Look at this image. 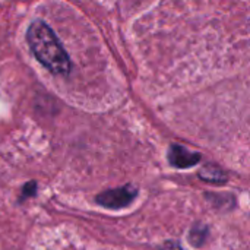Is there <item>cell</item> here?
Masks as SVG:
<instances>
[{"label":"cell","mask_w":250,"mask_h":250,"mask_svg":"<svg viewBox=\"0 0 250 250\" xmlns=\"http://www.w3.org/2000/svg\"><path fill=\"white\" fill-rule=\"evenodd\" d=\"M161 250H183L179 245H176V243H173V242H168V243H166L164 245V248Z\"/></svg>","instance_id":"5b68a950"},{"label":"cell","mask_w":250,"mask_h":250,"mask_svg":"<svg viewBox=\"0 0 250 250\" xmlns=\"http://www.w3.org/2000/svg\"><path fill=\"white\" fill-rule=\"evenodd\" d=\"M199 177L208 183H215V185H221L227 182V176L224 174V171H221L218 167L215 166H205L201 171H199Z\"/></svg>","instance_id":"277c9868"},{"label":"cell","mask_w":250,"mask_h":250,"mask_svg":"<svg viewBox=\"0 0 250 250\" xmlns=\"http://www.w3.org/2000/svg\"><path fill=\"white\" fill-rule=\"evenodd\" d=\"M138 195V190L135 186L126 185L123 188L105 190L101 195L97 196V204L108 208V209H122L129 207Z\"/></svg>","instance_id":"7a4b0ae2"},{"label":"cell","mask_w":250,"mask_h":250,"mask_svg":"<svg viewBox=\"0 0 250 250\" xmlns=\"http://www.w3.org/2000/svg\"><path fill=\"white\" fill-rule=\"evenodd\" d=\"M26 41L35 59L54 75L70 72V59L54 31L42 21H34L26 31Z\"/></svg>","instance_id":"6da1fadb"},{"label":"cell","mask_w":250,"mask_h":250,"mask_svg":"<svg viewBox=\"0 0 250 250\" xmlns=\"http://www.w3.org/2000/svg\"><path fill=\"white\" fill-rule=\"evenodd\" d=\"M201 161V154L192 152L180 145H171L168 151V163L176 168H189Z\"/></svg>","instance_id":"3957f363"}]
</instances>
